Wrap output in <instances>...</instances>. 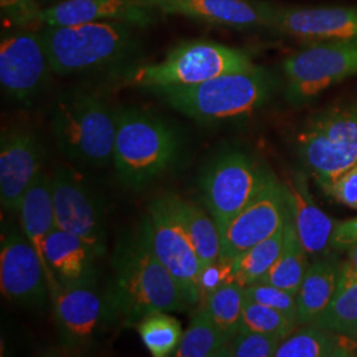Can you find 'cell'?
<instances>
[{"mask_svg": "<svg viewBox=\"0 0 357 357\" xmlns=\"http://www.w3.org/2000/svg\"><path fill=\"white\" fill-rule=\"evenodd\" d=\"M56 228L89 243L102 258L107 249V225L101 200L75 169L61 167L52 176Z\"/></svg>", "mask_w": 357, "mask_h": 357, "instance_id": "8fae6325", "label": "cell"}, {"mask_svg": "<svg viewBox=\"0 0 357 357\" xmlns=\"http://www.w3.org/2000/svg\"><path fill=\"white\" fill-rule=\"evenodd\" d=\"M320 328L355 337L357 335V277L340 266L339 281L331 303L314 323Z\"/></svg>", "mask_w": 357, "mask_h": 357, "instance_id": "4316f807", "label": "cell"}, {"mask_svg": "<svg viewBox=\"0 0 357 357\" xmlns=\"http://www.w3.org/2000/svg\"><path fill=\"white\" fill-rule=\"evenodd\" d=\"M248 52L211 40H188L167 53L162 61L128 68L123 84L156 90L191 86L225 73L255 68Z\"/></svg>", "mask_w": 357, "mask_h": 357, "instance_id": "8992f818", "label": "cell"}, {"mask_svg": "<svg viewBox=\"0 0 357 357\" xmlns=\"http://www.w3.org/2000/svg\"><path fill=\"white\" fill-rule=\"evenodd\" d=\"M283 184L294 225L307 255L315 258L330 255L332 231L337 220L328 216L317 205L305 172H295Z\"/></svg>", "mask_w": 357, "mask_h": 357, "instance_id": "44dd1931", "label": "cell"}, {"mask_svg": "<svg viewBox=\"0 0 357 357\" xmlns=\"http://www.w3.org/2000/svg\"><path fill=\"white\" fill-rule=\"evenodd\" d=\"M51 61L40 32L26 29L3 35L0 40V85L7 97L29 103L45 86Z\"/></svg>", "mask_w": 357, "mask_h": 357, "instance_id": "7c38bea8", "label": "cell"}, {"mask_svg": "<svg viewBox=\"0 0 357 357\" xmlns=\"http://www.w3.org/2000/svg\"><path fill=\"white\" fill-rule=\"evenodd\" d=\"M126 22H98L75 26H41L40 35L52 72L73 76L122 64L138 48L135 29Z\"/></svg>", "mask_w": 357, "mask_h": 357, "instance_id": "277c9868", "label": "cell"}, {"mask_svg": "<svg viewBox=\"0 0 357 357\" xmlns=\"http://www.w3.org/2000/svg\"><path fill=\"white\" fill-rule=\"evenodd\" d=\"M307 255L294 225L291 213L287 209L281 255L259 283L273 284L296 295L310 265Z\"/></svg>", "mask_w": 357, "mask_h": 357, "instance_id": "d4e9b609", "label": "cell"}, {"mask_svg": "<svg viewBox=\"0 0 357 357\" xmlns=\"http://www.w3.org/2000/svg\"><path fill=\"white\" fill-rule=\"evenodd\" d=\"M357 243V216L339 221L332 231L331 249L337 253L348 252Z\"/></svg>", "mask_w": 357, "mask_h": 357, "instance_id": "8d00e7d4", "label": "cell"}, {"mask_svg": "<svg viewBox=\"0 0 357 357\" xmlns=\"http://www.w3.org/2000/svg\"><path fill=\"white\" fill-rule=\"evenodd\" d=\"M112 268L105 295L107 320L135 327L155 311H183L190 307L178 282L155 255L149 216L119 237Z\"/></svg>", "mask_w": 357, "mask_h": 357, "instance_id": "6da1fadb", "label": "cell"}, {"mask_svg": "<svg viewBox=\"0 0 357 357\" xmlns=\"http://www.w3.org/2000/svg\"><path fill=\"white\" fill-rule=\"evenodd\" d=\"M245 298L252 299L257 303L271 307L290 319L298 321V306L296 295L283 290L281 287L266 284V283H255L243 287Z\"/></svg>", "mask_w": 357, "mask_h": 357, "instance_id": "836d02e7", "label": "cell"}, {"mask_svg": "<svg viewBox=\"0 0 357 357\" xmlns=\"http://www.w3.org/2000/svg\"><path fill=\"white\" fill-rule=\"evenodd\" d=\"M296 153L320 187L357 165V97L311 115L296 135Z\"/></svg>", "mask_w": 357, "mask_h": 357, "instance_id": "52a82bcc", "label": "cell"}, {"mask_svg": "<svg viewBox=\"0 0 357 357\" xmlns=\"http://www.w3.org/2000/svg\"><path fill=\"white\" fill-rule=\"evenodd\" d=\"M355 339H356V343H357V335L355 336Z\"/></svg>", "mask_w": 357, "mask_h": 357, "instance_id": "f35d334b", "label": "cell"}, {"mask_svg": "<svg viewBox=\"0 0 357 357\" xmlns=\"http://www.w3.org/2000/svg\"><path fill=\"white\" fill-rule=\"evenodd\" d=\"M266 28L305 41L357 40L356 7H286L264 1Z\"/></svg>", "mask_w": 357, "mask_h": 357, "instance_id": "9a60e30c", "label": "cell"}, {"mask_svg": "<svg viewBox=\"0 0 357 357\" xmlns=\"http://www.w3.org/2000/svg\"><path fill=\"white\" fill-rule=\"evenodd\" d=\"M155 11L135 0H63L41 8L38 26H63L126 22L139 28L153 24Z\"/></svg>", "mask_w": 357, "mask_h": 357, "instance_id": "d6986e66", "label": "cell"}, {"mask_svg": "<svg viewBox=\"0 0 357 357\" xmlns=\"http://www.w3.org/2000/svg\"><path fill=\"white\" fill-rule=\"evenodd\" d=\"M54 293L59 287L96 283L97 261L101 257L76 234L54 228L44 245Z\"/></svg>", "mask_w": 357, "mask_h": 357, "instance_id": "ffe728a7", "label": "cell"}, {"mask_svg": "<svg viewBox=\"0 0 357 357\" xmlns=\"http://www.w3.org/2000/svg\"><path fill=\"white\" fill-rule=\"evenodd\" d=\"M283 236L284 224L273 236L236 257L230 262L233 282L243 287L259 283L281 255Z\"/></svg>", "mask_w": 357, "mask_h": 357, "instance_id": "83f0119b", "label": "cell"}, {"mask_svg": "<svg viewBox=\"0 0 357 357\" xmlns=\"http://www.w3.org/2000/svg\"><path fill=\"white\" fill-rule=\"evenodd\" d=\"M52 130L68 159L94 167L113 163L115 112L98 96L84 90L59 96L52 109Z\"/></svg>", "mask_w": 357, "mask_h": 357, "instance_id": "5b68a950", "label": "cell"}, {"mask_svg": "<svg viewBox=\"0 0 357 357\" xmlns=\"http://www.w3.org/2000/svg\"><path fill=\"white\" fill-rule=\"evenodd\" d=\"M155 13L183 16L206 26L266 28L264 1L257 0H135Z\"/></svg>", "mask_w": 357, "mask_h": 357, "instance_id": "ac0fdd59", "label": "cell"}, {"mask_svg": "<svg viewBox=\"0 0 357 357\" xmlns=\"http://www.w3.org/2000/svg\"><path fill=\"white\" fill-rule=\"evenodd\" d=\"M298 326L299 323L296 320L290 319L280 311L245 298L241 328L268 333L283 340Z\"/></svg>", "mask_w": 357, "mask_h": 357, "instance_id": "1f68e13d", "label": "cell"}, {"mask_svg": "<svg viewBox=\"0 0 357 357\" xmlns=\"http://www.w3.org/2000/svg\"><path fill=\"white\" fill-rule=\"evenodd\" d=\"M51 301L57 331L68 347L90 344L107 320L105 296L97 291L96 283L59 287Z\"/></svg>", "mask_w": 357, "mask_h": 357, "instance_id": "e0dca14e", "label": "cell"}, {"mask_svg": "<svg viewBox=\"0 0 357 357\" xmlns=\"http://www.w3.org/2000/svg\"><path fill=\"white\" fill-rule=\"evenodd\" d=\"M282 340L277 336L241 328L230 340L224 356L271 357L275 356L277 348Z\"/></svg>", "mask_w": 357, "mask_h": 357, "instance_id": "d6a6232c", "label": "cell"}, {"mask_svg": "<svg viewBox=\"0 0 357 357\" xmlns=\"http://www.w3.org/2000/svg\"><path fill=\"white\" fill-rule=\"evenodd\" d=\"M357 356L355 337L305 324L282 340L275 357H352Z\"/></svg>", "mask_w": 357, "mask_h": 357, "instance_id": "cb8c5ba5", "label": "cell"}, {"mask_svg": "<svg viewBox=\"0 0 357 357\" xmlns=\"http://www.w3.org/2000/svg\"><path fill=\"white\" fill-rule=\"evenodd\" d=\"M320 190L336 203L357 211V165L320 187Z\"/></svg>", "mask_w": 357, "mask_h": 357, "instance_id": "d590c367", "label": "cell"}, {"mask_svg": "<svg viewBox=\"0 0 357 357\" xmlns=\"http://www.w3.org/2000/svg\"><path fill=\"white\" fill-rule=\"evenodd\" d=\"M243 286L236 282H227L205 296V310L229 342L243 327Z\"/></svg>", "mask_w": 357, "mask_h": 357, "instance_id": "f546056e", "label": "cell"}, {"mask_svg": "<svg viewBox=\"0 0 357 357\" xmlns=\"http://www.w3.org/2000/svg\"><path fill=\"white\" fill-rule=\"evenodd\" d=\"M340 266L339 258L332 253L318 257L308 265L296 294L299 326L314 323L331 303L339 281Z\"/></svg>", "mask_w": 357, "mask_h": 357, "instance_id": "603a6c76", "label": "cell"}, {"mask_svg": "<svg viewBox=\"0 0 357 357\" xmlns=\"http://www.w3.org/2000/svg\"><path fill=\"white\" fill-rule=\"evenodd\" d=\"M149 220L155 255L178 282L187 303L192 306L200 298L203 266L192 245L178 206L175 193L162 195L149 204Z\"/></svg>", "mask_w": 357, "mask_h": 357, "instance_id": "30bf717a", "label": "cell"}, {"mask_svg": "<svg viewBox=\"0 0 357 357\" xmlns=\"http://www.w3.org/2000/svg\"><path fill=\"white\" fill-rule=\"evenodd\" d=\"M286 100L301 106L357 76V40L311 41L283 61Z\"/></svg>", "mask_w": 357, "mask_h": 357, "instance_id": "9c48e42d", "label": "cell"}, {"mask_svg": "<svg viewBox=\"0 0 357 357\" xmlns=\"http://www.w3.org/2000/svg\"><path fill=\"white\" fill-rule=\"evenodd\" d=\"M113 165L121 184L141 191L175 165L180 139L162 116L138 107L115 112Z\"/></svg>", "mask_w": 357, "mask_h": 357, "instance_id": "7a4b0ae2", "label": "cell"}, {"mask_svg": "<svg viewBox=\"0 0 357 357\" xmlns=\"http://www.w3.org/2000/svg\"><path fill=\"white\" fill-rule=\"evenodd\" d=\"M228 343V337L217 328L215 321L203 307L192 318L188 328L183 333L178 349L172 356H224Z\"/></svg>", "mask_w": 357, "mask_h": 357, "instance_id": "f1b7e54d", "label": "cell"}, {"mask_svg": "<svg viewBox=\"0 0 357 357\" xmlns=\"http://www.w3.org/2000/svg\"><path fill=\"white\" fill-rule=\"evenodd\" d=\"M178 215L188 231L203 270L220 261L221 236L215 220L202 206L175 195Z\"/></svg>", "mask_w": 357, "mask_h": 357, "instance_id": "484cf974", "label": "cell"}, {"mask_svg": "<svg viewBox=\"0 0 357 357\" xmlns=\"http://www.w3.org/2000/svg\"><path fill=\"white\" fill-rule=\"evenodd\" d=\"M40 11L38 0H0L3 22L19 29L38 26Z\"/></svg>", "mask_w": 357, "mask_h": 357, "instance_id": "e575fe53", "label": "cell"}, {"mask_svg": "<svg viewBox=\"0 0 357 357\" xmlns=\"http://www.w3.org/2000/svg\"><path fill=\"white\" fill-rule=\"evenodd\" d=\"M43 171V149L38 135L24 126L3 128L0 137L3 209L17 213L23 197Z\"/></svg>", "mask_w": 357, "mask_h": 357, "instance_id": "2e32d148", "label": "cell"}, {"mask_svg": "<svg viewBox=\"0 0 357 357\" xmlns=\"http://www.w3.org/2000/svg\"><path fill=\"white\" fill-rule=\"evenodd\" d=\"M347 253L348 258L342 264V270H344L345 273L354 277H357V243Z\"/></svg>", "mask_w": 357, "mask_h": 357, "instance_id": "74e56055", "label": "cell"}, {"mask_svg": "<svg viewBox=\"0 0 357 357\" xmlns=\"http://www.w3.org/2000/svg\"><path fill=\"white\" fill-rule=\"evenodd\" d=\"M17 215L20 220V228L24 231L29 243L36 249L38 257L44 265L51 293L53 282L51 271L45 259L44 245L50 233L56 228L52 199V176L47 175L44 171L38 175L33 185L28 190L26 196L23 197Z\"/></svg>", "mask_w": 357, "mask_h": 357, "instance_id": "7402d4cb", "label": "cell"}, {"mask_svg": "<svg viewBox=\"0 0 357 357\" xmlns=\"http://www.w3.org/2000/svg\"><path fill=\"white\" fill-rule=\"evenodd\" d=\"M274 79L257 66L206 79L191 86L153 90L180 114L200 123H216L253 114L268 102Z\"/></svg>", "mask_w": 357, "mask_h": 357, "instance_id": "3957f363", "label": "cell"}, {"mask_svg": "<svg viewBox=\"0 0 357 357\" xmlns=\"http://www.w3.org/2000/svg\"><path fill=\"white\" fill-rule=\"evenodd\" d=\"M135 327L143 344L153 357L172 356L184 333L178 320L166 311L146 315Z\"/></svg>", "mask_w": 357, "mask_h": 357, "instance_id": "4dcf8cb0", "label": "cell"}, {"mask_svg": "<svg viewBox=\"0 0 357 357\" xmlns=\"http://www.w3.org/2000/svg\"><path fill=\"white\" fill-rule=\"evenodd\" d=\"M273 176L268 167L240 150L221 153L206 166L200 188L218 231L255 200Z\"/></svg>", "mask_w": 357, "mask_h": 357, "instance_id": "ba28073f", "label": "cell"}, {"mask_svg": "<svg viewBox=\"0 0 357 357\" xmlns=\"http://www.w3.org/2000/svg\"><path fill=\"white\" fill-rule=\"evenodd\" d=\"M0 287L13 303L43 307L51 298L44 265L24 231H3L0 243Z\"/></svg>", "mask_w": 357, "mask_h": 357, "instance_id": "5bb4252c", "label": "cell"}, {"mask_svg": "<svg viewBox=\"0 0 357 357\" xmlns=\"http://www.w3.org/2000/svg\"><path fill=\"white\" fill-rule=\"evenodd\" d=\"M284 184L274 175L266 187L220 231L221 262L236 257L273 236L283 227L287 215Z\"/></svg>", "mask_w": 357, "mask_h": 357, "instance_id": "4fadbf2b", "label": "cell"}]
</instances>
